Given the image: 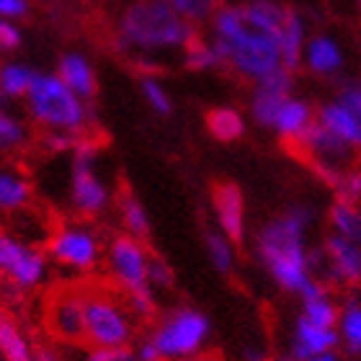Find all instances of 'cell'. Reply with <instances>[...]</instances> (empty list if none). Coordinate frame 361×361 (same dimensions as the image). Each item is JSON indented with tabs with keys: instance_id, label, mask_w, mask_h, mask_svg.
<instances>
[{
	"instance_id": "cell-37",
	"label": "cell",
	"mask_w": 361,
	"mask_h": 361,
	"mask_svg": "<svg viewBox=\"0 0 361 361\" xmlns=\"http://www.w3.org/2000/svg\"><path fill=\"white\" fill-rule=\"evenodd\" d=\"M85 361H135L132 346H93Z\"/></svg>"
},
{
	"instance_id": "cell-18",
	"label": "cell",
	"mask_w": 361,
	"mask_h": 361,
	"mask_svg": "<svg viewBox=\"0 0 361 361\" xmlns=\"http://www.w3.org/2000/svg\"><path fill=\"white\" fill-rule=\"evenodd\" d=\"M297 297L302 302L300 315L307 317L310 323L323 325V328H336L338 325L341 305L336 302V297H333V292L328 289L323 279H312Z\"/></svg>"
},
{
	"instance_id": "cell-25",
	"label": "cell",
	"mask_w": 361,
	"mask_h": 361,
	"mask_svg": "<svg viewBox=\"0 0 361 361\" xmlns=\"http://www.w3.org/2000/svg\"><path fill=\"white\" fill-rule=\"evenodd\" d=\"M328 222H331V233L361 245V207L356 202L338 199L328 209Z\"/></svg>"
},
{
	"instance_id": "cell-41",
	"label": "cell",
	"mask_w": 361,
	"mask_h": 361,
	"mask_svg": "<svg viewBox=\"0 0 361 361\" xmlns=\"http://www.w3.org/2000/svg\"><path fill=\"white\" fill-rule=\"evenodd\" d=\"M132 351H135V361H163V356H160L158 346L152 343L150 336H145L140 343H135Z\"/></svg>"
},
{
	"instance_id": "cell-3",
	"label": "cell",
	"mask_w": 361,
	"mask_h": 361,
	"mask_svg": "<svg viewBox=\"0 0 361 361\" xmlns=\"http://www.w3.org/2000/svg\"><path fill=\"white\" fill-rule=\"evenodd\" d=\"M196 39V26L183 21L168 0H135L116 21V47L140 60L183 52Z\"/></svg>"
},
{
	"instance_id": "cell-6",
	"label": "cell",
	"mask_w": 361,
	"mask_h": 361,
	"mask_svg": "<svg viewBox=\"0 0 361 361\" xmlns=\"http://www.w3.org/2000/svg\"><path fill=\"white\" fill-rule=\"evenodd\" d=\"M83 328L90 346H132L135 315L109 292H83Z\"/></svg>"
},
{
	"instance_id": "cell-29",
	"label": "cell",
	"mask_w": 361,
	"mask_h": 361,
	"mask_svg": "<svg viewBox=\"0 0 361 361\" xmlns=\"http://www.w3.org/2000/svg\"><path fill=\"white\" fill-rule=\"evenodd\" d=\"M119 219L124 233L137 238V240H145L150 235V214L145 209V204L132 194H121L119 199Z\"/></svg>"
},
{
	"instance_id": "cell-2",
	"label": "cell",
	"mask_w": 361,
	"mask_h": 361,
	"mask_svg": "<svg viewBox=\"0 0 361 361\" xmlns=\"http://www.w3.org/2000/svg\"><path fill=\"white\" fill-rule=\"evenodd\" d=\"M209 42L219 54L222 68L248 83H261L281 65L279 39L253 29L240 6H219L209 18Z\"/></svg>"
},
{
	"instance_id": "cell-34",
	"label": "cell",
	"mask_w": 361,
	"mask_h": 361,
	"mask_svg": "<svg viewBox=\"0 0 361 361\" xmlns=\"http://www.w3.org/2000/svg\"><path fill=\"white\" fill-rule=\"evenodd\" d=\"M140 90H142L145 104L150 106L152 114H158V116H171V111H173V98H171L166 85L160 83V78L145 75L142 80H140Z\"/></svg>"
},
{
	"instance_id": "cell-15",
	"label": "cell",
	"mask_w": 361,
	"mask_h": 361,
	"mask_svg": "<svg viewBox=\"0 0 361 361\" xmlns=\"http://www.w3.org/2000/svg\"><path fill=\"white\" fill-rule=\"evenodd\" d=\"M343 65H346V52L338 39L325 31L310 34L305 52H302V68L307 70L310 75L336 78L343 73Z\"/></svg>"
},
{
	"instance_id": "cell-32",
	"label": "cell",
	"mask_w": 361,
	"mask_h": 361,
	"mask_svg": "<svg viewBox=\"0 0 361 361\" xmlns=\"http://www.w3.org/2000/svg\"><path fill=\"white\" fill-rule=\"evenodd\" d=\"M29 142V127L23 124V119H18L16 114L6 111V106L0 109V152H18L21 147H26Z\"/></svg>"
},
{
	"instance_id": "cell-38",
	"label": "cell",
	"mask_w": 361,
	"mask_h": 361,
	"mask_svg": "<svg viewBox=\"0 0 361 361\" xmlns=\"http://www.w3.org/2000/svg\"><path fill=\"white\" fill-rule=\"evenodd\" d=\"M150 289L158 292V289H173V274L168 269V264L163 258L150 256Z\"/></svg>"
},
{
	"instance_id": "cell-28",
	"label": "cell",
	"mask_w": 361,
	"mask_h": 361,
	"mask_svg": "<svg viewBox=\"0 0 361 361\" xmlns=\"http://www.w3.org/2000/svg\"><path fill=\"white\" fill-rule=\"evenodd\" d=\"M338 336L341 343H346V351L354 356H361V300L351 297L341 305L338 315Z\"/></svg>"
},
{
	"instance_id": "cell-26",
	"label": "cell",
	"mask_w": 361,
	"mask_h": 361,
	"mask_svg": "<svg viewBox=\"0 0 361 361\" xmlns=\"http://www.w3.org/2000/svg\"><path fill=\"white\" fill-rule=\"evenodd\" d=\"M0 356L6 361H37V354H34L29 338L3 312H0Z\"/></svg>"
},
{
	"instance_id": "cell-31",
	"label": "cell",
	"mask_w": 361,
	"mask_h": 361,
	"mask_svg": "<svg viewBox=\"0 0 361 361\" xmlns=\"http://www.w3.org/2000/svg\"><path fill=\"white\" fill-rule=\"evenodd\" d=\"M204 248H207V256H209L212 266L219 271V274H233L235 271V243L227 238L225 233L219 230H207L204 233Z\"/></svg>"
},
{
	"instance_id": "cell-23",
	"label": "cell",
	"mask_w": 361,
	"mask_h": 361,
	"mask_svg": "<svg viewBox=\"0 0 361 361\" xmlns=\"http://www.w3.org/2000/svg\"><path fill=\"white\" fill-rule=\"evenodd\" d=\"M240 8H243L245 21H248L253 29L279 39L281 26H284V18H286V8L289 6L279 3V0H248V3H243Z\"/></svg>"
},
{
	"instance_id": "cell-47",
	"label": "cell",
	"mask_w": 361,
	"mask_h": 361,
	"mask_svg": "<svg viewBox=\"0 0 361 361\" xmlns=\"http://www.w3.org/2000/svg\"><path fill=\"white\" fill-rule=\"evenodd\" d=\"M183 361H209V359H199V356H194V359H183Z\"/></svg>"
},
{
	"instance_id": "cell-36",
	"label": "cell",
	"mask_w": 361,
	"mask_h": 361,
	"mask_svg": "<svg viewBox=\"0 0 361 361\" xmlns=\"http://www.w3.org/2000/svg\"><path fill=\"white\" fill-rule=\"evenodd\" d=\"M336 101L361 121V80H348V83L341 85L336 90Z\"/></svg>"
},
{
	"instance_id": "cell-27",
	"label": "cell",
	"mask_w": 361,
	"mask_h": 361,
	"mask_svg": "<svg viewBox=\"0 0 361 361\" xmlns=\"http://www.w3.org/2000/svg\"><path fill=\"white\" fill-rule=\"evenodd\" d=\"M207 129L219 142H235L245 132V119L240 111H235L230 106H219L207 114Z\"/></svg>"
},
{
	"instance_id": "cell-46",
	"label": "cell",
	"mask_w": 361,
	"mask_h": 361,
	"mask_svg": "<svg viewBox=\"0 0 361 361\" xmlns=\"http://www.w3.org/2000/svg\"><path fill=\"white\" fill-rule=\"evenodd\" d=\"M6 106V96H3V90H0V109Z\"/></svg>"
},
{
	"instance_id": "cell-22",
	"label": "cell",
	"mask_w": 361,
	"mask_h": 361,
	"mask_svg": "<svg viewBox=\"0 0 361 361\" xmlns=\"http://www.w3.org/2000/svg\"><path fill=\"white\" fill-rule=\"evenodd\" d=\"M315 121L323 124L325 129H331L333 135L341 137L346 145H351L356 152L361 150V121L356 119L351 111H346L336 98H333V101H325L323 106H317Z\"/></svg>"
},
{
	"instance_id": "cell-7",
	"label": "cell",
	"mask_w": 361,
	"mask_h": 361,
	"mask_svg": "<svg viewBox=\"0 0 361 361\" xmlns=\"http://www.w3.org/2000/svg\"><path fill=\"white\" fill-rule=\"evenodd\" d=\"M98 147L90 140H78L73 145L70 163V207L83 219H93L111 207V188L106 186L96 168Z\"/></svg>"
},
{
	"instance_id": "cell-24",
	"label": "cell",
	"mask_w": 361,
	"mask_h": 361,
	"mask_svg": "<svg viewBox=\"0 0 361 361\" xmlns=\"http://www.w3.org/2000/svg\"><path fill=\"white\" fill-rule=\"evenodd\" d=\"M31 202V180L16 168H0V212L13 214Z\"/></svg>"
},
{
	"instance_id": "cell-45",
	"label": "cell",
	"mask_w": 361,
	"mask_h": 361,
	"mask_svg": "<svg viewBox=\"0 0 361 361\" xmlns=\"http://www.w3.org/2000/svg\"><path fill=\"white\" fill-rule=\"evenodd\" d=\"M269 361H300V359H294V356H274V359H269Z\"/></svg>"
},
{
	"instance_id": "cell-16",
	"label": "cell",
	"mask_w": 361,
	"mask_h": 361,
	"mask_svg": "<svg viewBox=\"0 0 361 361\" xmlns=\"http://www.w3.org/2000/svg\"><path fill=\"white\" fill-rule=\"evenodd\" d=\"M212 212L217 219L219 233L233 243H240L245 235V199L235 183H217L212 188Z\"/></svg>"
},
{
	"instance_id": "cell-4",
	"label": "cell",
	"mask_w": 361,
	"mask_h": 361,
	"mask_svg": "<svg viewBox=\"0 0 361 361\" xmlns=\"http://www.w3.org/2000/svg\"><path fill=\"white\" fill-rule=\"evenodd\" d=\"M26 111L31 121L49 135L80 140L90 127L88 101L73 93L62 83L57 73H37L29 93H26Z\"/></svg>"
},
{
	"instance_id": "cell-10",
	"label": "cell",
	"mask_w": 361,
	"mask_h": 361,
	"mask_svg": "<svg viewBox=\"0 0 361 361\" xmlns=\"http://www.w3.org/2000/svg\"><path fill=\"white\" fill-rule=\"evenodd\" d=\"M47 256L18 235L0 230V279L29 292L47 279Z\"/></svg>"
},
{
	"instance_id": "cell-21",
	"label": "cell",
	"mask_w": 361,
	"mask_h": 361,
	"mask_svg": "<svg viewBox=\"0 0 361 361\" xmlns=\"http://www.w3.org/2000/svg\"><path fill=\"white\" fill-rule=\"evenodd\" d=\"M312 121H315V109H312V104L292 93V96L284 98V104L279 106L276 116L271 121V132L279 135L281 140L294 142Z\"/></svg>"
},
{
	"instance_id": "cell-13",
	"label": "cell",
	"mask_w": 361,
	"mask_h": 361,
	"mask_svg": "<svg viewBox=\"0 0 361 361\" xmlns=\"http://www.w3.org/2000/svg\"><path fill=\"white\" fill-rule=\"evenodd\" d=\"M47 328L62 343L85 341L83 328V292L62 289L47 305Z\"/></svg>"
},
{
	"instance_id": "cell-9",
	"label": "cell",
	"mask_w": 361,
	"mask_h": 361,
	"mask_svg": "<svg viewBox=\"0 0 361 361\" xmlns=\"http://www.w3.org/2000/svg\"><path fill=\"white\" fill-rule=\"evenodd\" d=\"M104 261L124 297L150 289V250L145 248V240L127 233L116 235L106 245Z\"/></svg>"
},
{
	"instance_id": "cell-42",
	"label": "cell",
	"mask_w": 361,
	"mask_h": 361,
	"mask_svg": "<svg viewBox=\"0 0 361 361\" xmlns=\"http://www.w3.org/2000/svg\"><path fill=\"white\" fill-rule=\"evenodd\" d=\"M243 361H269V354L261 343H248L243 348Z\"/></svg>"
},
{
	"instance_id": "cell-17",
	"label": "cell",
	"mask_w": 361,
	"mask_h": 361,
	"mask_svg": "<svg viewBox=\"0 0 361 361\" xmlns=\"http://www.w3.org/2000/svg\"><path fill=\"white\" fill-rule=\"evenodd\" d=\"M341 346L338 328H323V325L310 323L307 317L297 315L292 325V346H289V356L294 359H310L315 354H325V351H336Z\"/></svg>"
},
{
	"instance_id": "cell-1",
	"label": "cell",
	"mask_w": 361,
	"mask_h": 361,
	"mask_svg": "<svg viewBox=\"0 0 361 361\" xmlns=\"http://www.w3.org/2000/svg\"><path fill=\"white\" fill-rule=\"evenodd\" d=\"M315 222V209L310 204H292L264 227H258L253 238L258 264L269 271L274 284L289 294H297L315 279L310 266L307 233Z\"/></svg>"
},
{
	"instance_id": "cell-35",
	"label": "cell",
	"mask_w": 361,
	"mask_h": 361,
	"mask_svg": "<svg viewBox=\"0 0 361 361\" xmlns=\"http://www.w3.org/2000/svg\"><path fill=\"white\" fill-rule=\"evenodd\" d=\"M171 8H173L176 13L188 21L191 26H202V23H209V18L214 16L222 3L219 0H168Z\"/></svg>"
},
{
	"instance_id": "cell-30",
	"label": "cell",
	"mask_w": 361,
	"mask_h": 361,
	"mask_svg": "<svg viewBox=\"0 0 361 361\" xmlns=\"http://www.w3.org/2000/svg\"><path fill=\"white\" fill-rule=\"evenodd\" d=\"M34 78H37V70L23 65V62L0 65V90L6 98H26Z\"/></svg>"
},
{
	"instance_id": "cell-40",
	"label": "cell",
	"mask_w": 361,
	"mask_h": 361,
	"mask_svg": "<svg viewBox=\"0 0 361 361\" xmlns=\"http://www.w3.org/2000/svg\"><path fill=\"white\" fill-rule=\"evenodd\" d=\"M29 0H0V18L8 21H18L29 13Z\"/></svg>"
},
{
	"instance_id": "cell-33",
	"label": "cell",
	"mask_w": 361,
	"mask_h": 361,
	"mask_svg": "<svg viewBox=\"0 0 361 361\" xmlns=\"http://www.w3.org/2000/svg\"><path fill=\"white\" fill-rule=\"evenodd\" d=\"M180 57H183V65H186L188 70H202V73H207V70L222 68L217 49H214V44H212L209 39L196 37L194 42L180 52Z\"/></svg>"
},
{
	"instance_id": "cell-12",
	"label": "cell",
	"mask_w": 361,
	"mask_h": 361,
	"mask_svg": "<svg viewBox=\"0 0 361 361\" xmlns=\"http://www.w3.org/2000/svg\"><path fill=\"white\" fill-rule=\"evenodd\" d=\"M320 248H323L320 276L325 274V279L333 284L361 286V245L331 233Z\"/></svg>"
},
{
	"instance_id": "cell-20",
	"label": "cell",
	"mask_w": 361,
	"mask_h": 361,
	"mask_svg": "<svg viewBox=\"0 0 361 361\" xmlns=\"http://www.w3.org/2000/svg\"><path fill=\"white\" fill-rule=\"evenodd\" d=\"M307 37L310 26L305 13L297 11V8H286L284 26H281V34H279V52H281V65L286 70L297 73L302 68V52H305Z\"/></svg>"
},
{
	"instance_id": "cell-5",
	"label": "cell",
	"mask_w": 361,
	"mask_h": 361,
	"mask_svg": "<svg viewBox=\"0 0 361 361\" xmlns=\"http://www.w3.org/2000/svg\"><path fill=\"white\" fill-rule=\"evenodd\" d=\"M150 338L158 346L163 361L194 359L209 343L212 320L196 307H176L173 312L160 317Z\"/></svg>"
},
{
	"instance_id": "cell-8",
	"label": "cell",
	"mask_w": 361,
	"mask_h": 361,
	"mask_svg": "<svg viewBox=\"0 0 361 361\" xmlns=\"http://www.w3.org/2000/svg\"><path fill=\"white\" fill-rule=\"evenodd\" d=\"M104 240L101 235L85 222H68L57 227L49 240H47V253L54 264L75 274H88L104 261Z\"/></svg>"
},
{
	"instance_id": "cell-44",
	"label": "cell",
	"mask_w": 361,
	"mask_h": 361,
	"mask_svg": "<svg viewBox=\"0 0 361 361\" xmlns=\"http://www.w3.org/2000/svg\"><path fill=\"white\" fill-rule=\"evenodd\" d=\"M37 361H70V359H62L60 354H52V351H42V354H37Z\"/></svg>"
},
{
	"instance_id": "cell-39",
	"label": "cell",
	"mask_w": 361,
	"mask_h": 361,
	"mask_svg": "<svg viewBox=\"0 0 361 361\" xmlns=\"http://www.w3.org/2000/svg\"><path fill=\"white\" fill-rule=\"evenodd\" d=\"M21 42H23V34L16 26V21L0 18V52H13V49L21 47Z\"/></svg>"
},
{
	"instance_id": "cell-43",
	"label": "cell",
	"mask_w": 361,
	"mask_h": 361,
	"mask_svg": "<svg viewBox=\"0 0 361 361\" xmlns=\"http://www.w3.org/2000/svg\"><path fill=\"white\" fill-rule=\"evenodd\" d=\"M305 361H341V356L336 354V351H325V354H315V356H310V359Z\"/></svg>"
},
{
	"instance_id": "cell-11",
	"label": "cell",
	"mask_w": 361,
	"mask_h": 361,
	"mask_svg": "<svg viewBox=\"0 0 361 361\" xmlns=\"http://www.w3.org/2000/svg\"><path fill=\"white\" fill-rule=\"evenodd\" d=\"M294 142L300 145L302 155L310 163H315L320 168V173L328 176L331 180H336V183L354 166V158H356L354 147L343 142L341 137L333 135L331 129H325L323 124H317V121H312Z\"/></svg>"
},
{
	"instance_id": "cell-19",
	"label": "cell",
	"mask_w": 361,
	"mask_h": 361,
	"mask_svg": "<svg viewBox=\"0 0 361 361\" xmlns=\"http://www.w3.org/2000/svg\"><path fill=\"white\" fill-rule=\"evenodd\" d=\"M57 75L73 93L83 98V101H93L98 93V78L93 62L85 57L83 52H65L57 62Z\"/></svg>"
},
{
	"instance_id": "cell-14",
	"label": "cell",
	"mask_w": 361,
	"mask_h": 361,
	"mask_svg": "<svg viewBox=\"0 0 361 361\" xmlns=\"http://www.w3.org/2000/svg\"><path fill=\"white\" fill-rule=\"evenodd\" d=\"M294 90V73L286 68H279L276 73H271L261 83L253 85L248 101V114L256 127L271 129V121L276 116L279 106L284 104L286 96H292Z\"/></svg>"
}]
</instances>
